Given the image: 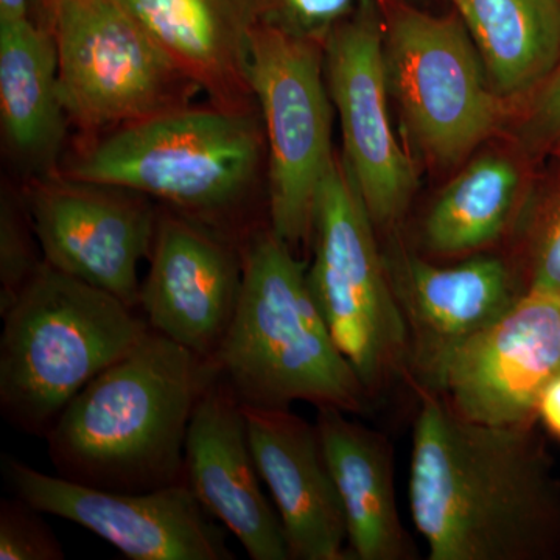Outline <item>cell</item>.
<instances>
[{
  "instance_id": "obj_19",
  "label": "cell",
  "mask_w": 560,
  "mask_h": 560,
  "mask_svg": "<svg viewBox=\"0 0 560 560\" xmlns=\"http://www.w3.org/2000/svg\"><path fill=\"white\" fill-rule=\"evenodd\" d=\"M316 410L315 425L348 525L349 555L359 560L415 559L397 508L388 438L338 408Z\"/></svg>"
},
{
  "instance_id": "obj_1",
  "label": "cell",
  "mask_w": 560,
  "mask_h": 560,
  "mask_svg": "<svg viewBox=\"0 0 560 560\" xmlns=\"http://www.w3.org/2000/svg\"><path fill=\"white\" fill-rule=\"evenodd\" d=\"M416 390L410 503L430 560L558 558L560 482L534 423L469 422Z\"/></svg>"
},
{
  "instance_id": "obj_28",
  "label": "cell",
  "mask_w": 560,
  "mask_h": 560,
  "mask_svg": "<svg viewBox=\"0 0 560 560\" xmlns=\"http://www.w3.org/2000/svg\"><path fill=\"white\" fill-rule=\"evenodd\" d=\"M537 420L551 436L560 441V372L541 390L537 401Z\"/></svg>"
},
{
  "instance_id": "obj_15",
  "label": "cell",
  "mask_w": 560,
  "mask_h": 560,
  "mask_svg": "<svg viewBox=\"0 0 560 560\" xmlns=\"http://www.w3.org/2000/svg\"><path fill=\"white\" fill-rule=\"evenodd\" d=\"M260 480L243 404L213 370L187 427L184 482L250 559L289 560L282 523Z\"/></svg>"
},
{
  "instance_id": "obj_30",
  "label": "cell",
  "mask_w": 560,
  "mask_h": 560,
  "mask_svg": "<svg viewBox=\"0 0 560 560\" xmlns=\"http://www.w3.org/2000/svg\"><path fill=\"white\" fill-rule=\"evenodd\" d=\"M555 145H556V151H558L559 160H560V136H559V139L556 140Z\"/></svg>"
},
{
  "instance_id": "obj_22",
  "label": "cell",
  "mask_w": 560,
  "mask_h": 560,
  "mask_svg": "<svg viewBox=\"0 0 560 560\" xmlns=\"http://www.w3.org/2000/svg\"><path fill=\"white\" fill-rule=\"evenodd\" d=\"M522 176L514 162L485 154L442 190L423 224L427 249L452 257L493 245L510 223Z\"/></svg>"
},
{
  "instance_id": "obj_12",
  "label": "cell",
  "mask_w": 560,
  "mask_h": 560,
  "mask_svg": "<svg viewBox=\"0 0 560 560\" xmlns=\"http://www.w3.org/2000/svg\"><path fill=\"white\" fill-rule=\"evenodd\" d=\"M22 201L50 267L139 311V264L158 219L149 197L57 172L33 180Z\"/></svg>"
},
{
  "instance_id": "obj_6",
  "label": "cell",
  "mask_w": 560,
  "mask_h": 560,
  "mask_svg": "<svg viewBox=\"0 0 560 560\" xmlns=\"http://www.w3.org/2000/svg\"><path fill=\"white\" fill-rule=\"evenodd\" d=\"M307 268L335 345L372 397L410 378V340L372 221L348 165L335 158L320 186Z\"/></svg>"
},
{
  "instance_id": "obj_5",
  "label": "cell",
  "mask_w": 560,
  "mask_h": 560,
  "mask_svg": "<svg viewBox=\"0 0 560 560\" xmlns=\"http://www.w3.org/2000/svg\"><path fill=\"white\" fill-rule=\"evenodd\" d=\"M0 316V412L13 429L39 438L150 331L138 308L47 261Z\"/></svg>"
},
{
  "instance_id": "obj_3",
  "label": "cell",
  "mask_w": 560,
  "mask_h": 560,
  "mask_svg": "<svg viewBox=\"0 0 560 560\" xmlns=\"http://www.w3.org/2000/svg\"><path fill=\"white\" fill-rule=\"evenodd\" d=\"M237 312L213 370L246 407L290 408L307 401L361 415L371 396L335 345L308 287V264L270 224L242 242Z\"/></svg>"
},
{
  "instance_id": "obj_23",
  "label": "cell",
  "mask_w": 560,
  "mask_h": 560,
  "mask_svg": "<svg viewBox=\"0 0 560 560\" xmlns=\"http://www.w3.org/2000/svg\"><path fill=\"white\" fill-rule=\"evenodd\" d=\"M22 198L3 191L0 205V315L46 264Z\"/></svg>"
},
{
  "instance_id": "obj_25",
  "label": "cell",
  "mask_w": 560,
  "mask_h": 560,
  "mask_svg": "<svg viewBox=\"0 0 560 560\" xmlns=\"http://www.w3.org/2000/svg\"><path fill=\"white\" fill-rule=\"evenodd\" d=\"M360 0H254L259 24L324 44Z\"/></svg>"
},
{
  "instance_id": "obj_14",
  "label": "cell",
  "mask_w": 560,
  "mask_h": 560,
  "mask_svg": "<svg viewBox=\"0 0 560 560\" xmlns=\"http://www.w3.org/2000/svg\"><path fill=\"white\" fill-rule=\"evenodd\" d=\"M140 282L139 312L150 329L210 361L230 330L243 285L242 242L160 206Z\"/></svg>"
},
{
  "instance_id": "obj_21",
  "label": "cell",
  "mask_w": 560,
  "mask_h": 560,
  "mask_svg": "<svg viewBox=\"0 0 560 560\" xmlns=\"http://www.w3.org/2000/svg\"><path fill=\"white\" fill-rule=\"evenodd\" d=\"M501 98L537 91L560 61V0H453Z\"/></svg>"
},
{
  "instance_id": "obj_4",
  "label": "cell",
  "mask_w": 560,
  "mask_h": 560,
  "mask_svg": "<svg viewBox=\"0 0 560 560\" xmlns=\"http://www.w3.org/2000/svg\"><path fill=\"white\" fill-rule=\"evenodd\" d=\"M265 153L259 110L186 105L92 140L60 173L138 191L243 242L257 228L245 209Z\"/></svg>"
},
{
  "instance_id": "obj_17",
  "label": "cell",
  "mask_w": 560,
  "mask_h": 560,
  "mask_svg": "<svg viewBox=\"0 0 560 560\" xmlns=\"http://www.w3.org/2000/svg\"><path fill=\"white\" fill-rule=\"evenodd\" d=\"M383 259L407 326L415 386L459 342L500 318L522 293L497 257L438 267L399 249Z\"/></svg>"
},
{
  "instance_id": "obj_11",
  "label": "cell",
  "mask_w": 560,
  "mask_h": 560,
  "mask_svg": "<svg viewBox=\"0 0 560 560\" xmlns=\"http://www.w3.org/2000/svg\"><path fill=\"white\" fill-rule=\"evenodd\" d=\"M560 372V296L526 289L485 329L459 342L416 389L456 416L492 427L533 425L541 390Z\"/></svg>"
},
{
  "instance_id": "obj_26",
  "label": "cell",
  "mask_w": 560,
  "mask_h": 560,
  "mask_svg": "<svg viewBox=\"0 0 560 560\" xmlns=\"http://www.w3.org/2000/svg\"><path fill=\"white\" fill-rule=\"evenodd\" d=\"M528 289L560 296V187L541 209L534 228Z\"/></svg>"
},
{
  "instance_id": "obj_13",
  "label": "cell",
  "mask_w": 560,
  "mask_h": 560,
  "mask_svg": "<svg viewBox=\"0 0 560 560\" xmlns=\"http://www.w3.org/2000/svg\"><path fill=\"white\" fill-rule=\"evenodd\" d=\"M3 477L14 495L46 515L77 523L131 560H234L226 533L186 482L117 492L44 474L11 456Z\"/></svg>"
},
{
  "instance_id": "obj_9",
  "label": "cell",
  "mask_w": 560,
  "mask_h": 560,
  "mask_svg": "<svg viewBox=\"0 0 560 560\" xmlns=\"http://www.w3.org/2000/svg\"><path fill=\"white\" fill-rule=\"evenodd\" d=\"M383 9L390 94L423 156L451 168L495 130L501 97L460 18L405 3Z\"/></svg>"
},
{
  "instance_id": "obj_7",
  "label": "cell",
  "mask_w": 560,
  "mask_h": 560,
  "mask_svg": "<svg viewBox=\"0 0 560 560\" xmlns=\"http://www.w3.org/2000/svg\"><path fill=\"white\" fill-rule=\"evenodd\" d=\"M61 101L83 145L106 132L190 105L198 88L117 0H47Z\"/></svg>"
},
{
  "instance_id": "obj_24",
  "label": "cell",
  "mask_w": 560,
  "mask_h": 560,
  "mask_svg": "<svg viewBox=\"0 0 560 560\" xmlns=\"http://www.w3.org/2000/svg\"><path fill=\"white\" fill-rule=\"evenodd\" d=\"M44 512L21 497L0 500V560H62L66 552Z\"/></svg>"
},
{
  "instance_id": "obj_27",
  "label": "cell",
  "mask_w": 560,
  "mask_h": 560,
  "mask_svg": "<svg viewBox=\"0 0 560 560\" xmlns=\"http://www.w3.org/2000/svg\"><path fill=\"white\" fill-rule=\"evenodd\" d=\"M526 142L534 147L555 145L560 136V61L534 94L525 124Z\"/></svg>"
},
{
  "instance_id": "obj_20",
  "label": "cell",
  "mask_w": 560,
  "mask_h": 560,
  "mask_svg": "<svg viewBox=\"0 0 560 560\" xmlns=\"http://www.w3.org/2000/svg\"><path fill=\"white\" fill-rule=\"evenodd\" d=\"M0 121L14 160L44 176L58 172L70 121L49 24L0 22Z\"/></svg>"
},
{
  "instance_id": "obj_16",
  "label": "cell",
  "mask_w": 560,
  "mask_h": 560,
  "mask_svg": "<svg viewBox=\"0 0 560 560\" xmlns=\"http://www.w3.org/2000/svg\"><path fill=\"white\" fill-rule=\"evenodd\" d=\"M250 451L276 504L290 559H349L348 525L318 429L291 408L246 407Z\"/></svg>"
},
{
  "instance_id": "obj_8",
  "label": "cell",
  "mask_w": 560,
  "mask_h": 560,
  "mask_svg": "<svg viewBox=\"0 0 560 560\" xmlns=\"http://www.w3.org/2000/svg\"><path fill=\"white\" fill-rule=\"evenodd\" d=\"M250 88L268 161V224L298 249L312 243L316 200L337 154L323 44L257 24Z\"/></svg>"
},
{
  "instance_id": "obj_10",
  "label": "cell",
  "mask_w": 560,
  "mask_h": 560,
  "mask_svg": "<svg viewBox=\"0 0 560 560\" xmlns=\"http://www.w3.org/2000/svg\"><path fill=\"white\" fill-rule=\"evenodd\" d=\"M345 160L375 228H393L418 189L415 167L390 124L382 0H360L323 44Z\"/></svg>"
},
{
  "instance_id": "obj_18",
  "label": "cell",
  "mask_w": 560,
  "mask_h": 560,
  "mask_svg": "<svg viewBox=\"0 0 560 560\" xmlns=\"http://www.w3.org/2000/svg\"><path fill=\"white\" fill-rule=\"evenodd\" d=\"M210 105L257 110L249 80L254 0H117Z\"/></svg>"
},
{
  "instance_id": "obj_29",
  "label": "cell",
  "mask_w": 560,
  "mask_h": 560,
  "mask_svg": "<svg viewBox=\"0 0 560 560\" xmlns=\"http://www.w3.org/2000/svg\"><path fill=\"white\" fill-rule=\"evenodd\" d=\"M33 0H0V22L33 20Z\"/></svg>"
},
{
  "instance_id": "obj_2",
  "label": "cell",
  "mask_w": 560,
  "mask_h": 560,
  "mask_svg": "<svg viewBox=\"0 0 560 560\" xmlns=\"http://www.w3.org/2000/svg\"><path fill=\"white\" fill-rule=\"evenodd\" d=\"M212 374L210 361L150 329L84 386L47 431L58 475L117 492L183 482L187 427Z\"/></svg>"
}]
</instances>
